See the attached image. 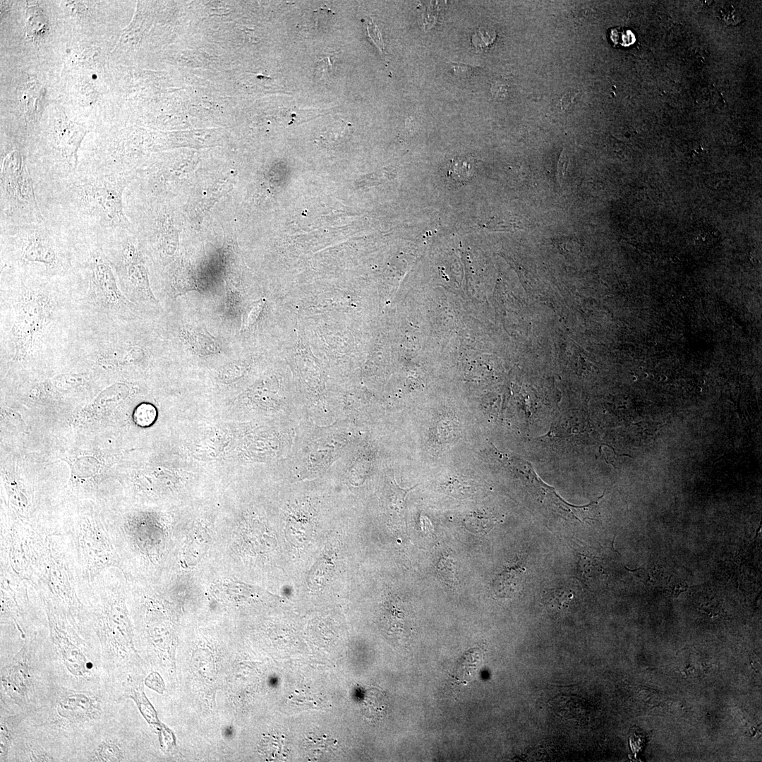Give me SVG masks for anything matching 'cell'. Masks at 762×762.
<instances>
[{"label":"cell","mask_w":762,"mask_h":762,"mask_svg":"<svg viewBox=\"0 0 762 762\" xmlns=\"http://www.w3.org/2000/svg\"><path fill=\"white\" fill-rule=\"evenodd\" d=\"M125 179L78 168L66 177L35 181L34 186L46 222L87 246L101 248L126 226Z\"/></svg>","instance_id":"cell-1"},{"label":"cell","mask_w":762,"mask_h":762,"mask_svg":"<svg viewBox=\"0 0 762 762\" xmlns=\"http://www.w3.org/2000/svg\"><path fill=\"white\" fill-rule=\"evenodd\" d=\"M119 701L106 684L96 689L59 684L47 703L28 714L24 723L66 749L71 759L84 735L116 715Z\"/></svg>","instance_id":"cell-2"},{"label":"cell","mask_w":762,"mask_h":762,"mask_svg":"<svg viewBox=\"0 0 762 762\" xmlns=\"http://www.w3.org/2000/svg\"><path fill=\"white\" fill-rule=\"evenodd\" d=\"M59 684L47 625L1 665L0 710L28 715L47 703Z\"/></svg>","instance_id":"cell-3"},{"label":"cell","mask_w":762,"mask_h":762,"mask_svg":"<svg viewBox=\"0 0 762 762\" xmlns=\"http://www.w3.org/2000/svg\"><path fill=\"white\" fill-rule=\"evenodd\" d=\"M39 595L47 619L60 684L75 689H96L104 686L107 675L100 648L89 622L75 619L46 598Z\"/></svg>","instance_id":"cell-4"},{"label":"cell","mask_w":762,"mask_h":762,"mask_svg":"<svg viewBox=\"0 0 762 762\" xmlns=\"http://www.w3.org/2000/svg\"><path fill=\"white\" fill-rule=\"evenodd\" d=\"M120 570H104L84 591L87 619L98 641L107 677L122 672L134 660Z\"/></svg>","instance_id":"cell-5"},{"label":"cell","mask_w":762,"mask_h":762,"mask_svg":"<svg viewBox=\"0 0 762 762\" xmlns=\"http://www.w3.org/2000/svg\"><path fill=\"white\" fill-rule=\"evenodd\" d=\"M81 243L46 222L1 224V259L20 272L54 275L71 267L72 248Z\"/></svg>","instance_id":"cell-6"},{"label":"cell","mask_w":762,"mask_h":762,"mask_svg":"<svg viewBox=\"0 0 762 762\" xmlns=\"http://www.w3.org/2000/svg\"><path fill=\"white\" fill-rule=\"evenodd\" d=\"M85 586L63 535L55 529L47 531L33 587L72 617L87 621L83 603Z\"/></svg>","instance_id":"cell-7"},{"label":"cell","mask_w":762,"mask_h":762,"mask_svg":"<svg viewBox=\"0 0 762 762\" xmlns=\"http://www.w3.org/2000/svg\"><path fill=\"white\" fill-rule=\"evenodd\" d=\"M55 529L66 539L85 585L106 569H122V560L109 521L79 518L56 523Z\"/></svg>","instance_id":"cell-8"},{"label":"cell","mask_w":762,"mask_h":762,"mask_svg":"<svg viewBox=\"0 0 762 762\" xmlns=\"http://www.w3.org/2000/svg\"><path fill=\"white\" fill-rule=\"evenodd\" d=\"M33 179L26 159L18 150L4 158L1 168V224L42 223Z\"/></svg>","instance_id":"cell-9"},{"label":"cell","mask_w":762,"mask_h":762,"mask_svg":"<svg viewBox=\"0 0 762 762\" xmlns=\"http://www.w3.org/2000/svg\"><path fill=\"white\" fill-rule=\"evenodd\" d=\"M47 531L22 521L4 526L1 531V569L34 586Z\"/></svg>","instance_id":"cell-10"},{"label":"cell","mask_w":762,"mask_h":762,"mask_svg":"<svg viewBox=\"0 0 762 762\" xmlns=\"http://www.w3.org/2000/svg\"><path fill=\"white\" fill-rule=\"evenodd\" d=\"M13 309L9 340L15 356L21 358L37 347L50 322L52 306L49 297L40 291L25 289L18 296Z\"/></svg>","instance_id":"cell-11"},{"label":"cell","mask_w":762,"mask_h":762,"mask_svg":"<svg viewBox=\"0 0 762 762\" xmlns=\"http://www.w3.org/2000/svg\"><path fill=\"white\" fill-rule=\"evenodd\" d=\"M85 268L88 277L87 298L104 313L121 312L131 304L120 291L112 267L100 248L87 247Z\"/></svg>","instance_id":"cell-12"},{"label":"cell","mask_w":762,"mask_h":762,"mask_svg":"<svg viewBox=\"0 0 762 762\" xmlns=\"http://www.w3.org/2000/svg\"><path fill=\"white\" fill-rule=\"evenodd\" d=\"M70 758L66 749L28 726L23 720L10 749L7 762H70Z\"/></svg>","instance_id":"cell-13"},{"label":"cell","mask_w":762,"mask_h":762,"mask_svg":"<svg viewBox=\"0 0 762 762\" xmlns=\"http://www.w3.org/2000/svg\"><path fill=\"white\" fill-rule=\"evenodd\" d=\"M121 266L126 272L127 282L136 294L145 300L157 303L150 287L146 270L133 246L125 244L120 254Z\"/></svg>","instance_id":"cell-14"},{"label":"cell","mask_w":762,"mask_h":762,"mask_svg":"<svg viewBox=\"0 0 762 762\" xmlns=\"http://www.w3.org/2000/svg\"><path fill=\"white\" fill-rule=\"evenodd\" d=\"M181 334L190 350L198 355H212L219 353L222 349L219 340L205 329L186 327L181 330Z\"/></svg>","instance_id":"cell-15"},{"label":"cell","mask_w":762,"mask_h":762,"mask_svg":"<svg viewBox=\"0 0 762 762\" xmlns=\"http://www.w3.org/2000/svg\"><path fill=\"white\" fill-rule=\"evenodd\" d=\"M28 715L0 710V761L7 762L13 742Z\"/></svg>","instance_id":"cell-16"},{"label":"cell","mask_w":762,"mask_h":762,"mask_svg":"<svg viewBox=\"0 0 762 762\" xmlns=\"http://www.w3.org/2000/svg\"><path fill=\"white\" fill-rule=\"evenodd\" d=\"M473 161L470 157H457L451 162L448 175L458 182L468 181L473 174Z\"/></svg>","instance_id":"cell-17"},{"label":"cell","mask_w":762,"mask_h":762,"mask_svg":"<svg viewBox=\"0 0 762 762\" xmlns=\"http://www.w3.org/2000/svg\"><path fill=\"white\" fill-rule=\"evenodd\" d=\"M437 571L441 579L450 587L459 583L457 564L449 556L442 557L437 564Z\"/></svg>","instance_id":"cell-18"},{"label":"cell","mask_w":762,"mask_h":762,"mask_svg":"<svg viewBox=\"0 0 762 762\" xmlns=\"http://www.w3.org/2000/svg\"><path fill=\"white\" fill-rule=\"evenodd\" d=\"M572 598V591L565 588H562L548 592L545 598V602L550 607L561 608L565 605Z\"/></svg>","instance_id":"cell-19"},{"label":"cell","mask_w":762,"mask_h":762,"mask_svg":"<svg viewBox=\"0 0 762 762\" xmlns=\"http://www.w3.org/2000/svg\"><path fill=\"white\" fill-rule=\"evenodd\" d=\"M29 8L30 13L28 16L26 23L28 35L32 36L37 35L42 32L41 30H44V18L40 15L41 13L37 9H35V7H30Z\"/></svg>","instance_id":"cell-20"},{"label":"cell","mask_w":762,"mask_h":762,"mask_svg":"<svg viewBox=\"0 0 762 762\" xmlns=\"http://www.w3.org/2000/svg\"><path fill=\"white\" fill-rule=\"evenodd\" d=\"M522 573L523 572L521 571V567L519 566L509 567L499 575L497 581L500 582V585L502 587L507 586L509 582H510L509 587H516V585L513 582L519 584V582L521 581Z\"/></svg>","instance_id":"cell-21"},{"label":"cell","mask_w":762,"mask_h":762,"mask_svg":"<svg viewBox=\"0 0 762 762\" xmlns=\"http://www.w3.org/2000/svg\"><path fill=\"white\" fill-rule=\"evenodd\" d=\"M155 411L153 406L150 404H144L139 406L134 414L135 422L140 425L150 424L155 418Z\"/></svg>","instance_id":"cell-22"},{"label":"cell","mask_w":762,"mask_h":762,"mask_svg":"<svg viewBox=\"0 0 762 762\" xmlns=\"http://www.w3.org/2000/svg\"><path fill=\"white\" fill-rule=\"evenodd\" d=\"M447 494L457 498H463L470 495V484L466 482L454 480L445 487Z\"/></svg>","instance_id":"cell-23"},{"label":"cell","mask_w":762,"mask_h":762,"mask_svg":"<svg viewBox=\"0 0 762 762\" xmlns=\"http://www.w3.org/2000/svg\"><path fill=\"white\" fill-rule=\"evenodd\" d=\"M494 32L485 30H479L473 36V45L477 48H484L490 44L495 40Z\"/></svg>","instance_id":"cell-24"},{"label":"cell","mask_w":762,"mask_h":762,"mask_svg":"<svg viewBox=\"0 0 762 762\" xmlns=\"http://www.w3.org/2000/svg\"><path fill=\"white\" fill-rule=\"evenodd\" d=\"M365 28L368 35L371 39L373 42L379 48L380 50H384V43L381 36V34L374 22L371 19L365 20Z\"/></svg>","instance_id":"cell-25"},{"label":"cell","mask_w":762,"mask_h":762,"mask_svg":"<svg viewBox=\"0 0 762 762\" xmlns=\"http://www.w3.org/2000/svg\"><path fill=\"white\" fill-rule=\"evenodd\" d=\"M232 734V729L231 727H226L224 730V735L227 737H231Z\"/></svg>","instance_id":"cell-26"}]
</instances>
